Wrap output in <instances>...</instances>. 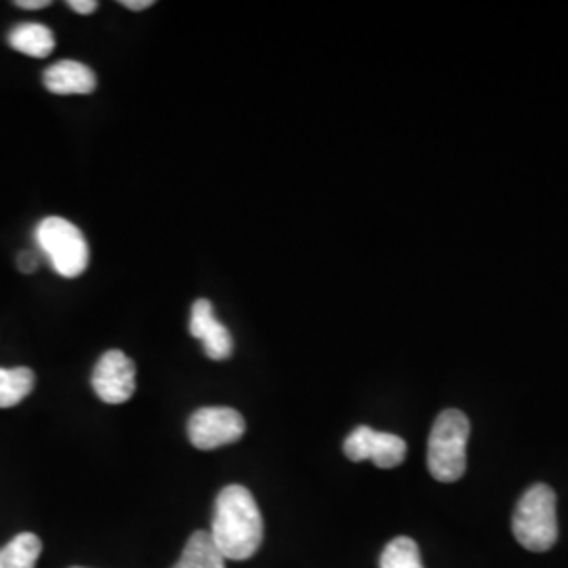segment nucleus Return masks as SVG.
Segmentation results:
<instances>
[{
    "mask_svg": "<svg viewBox=\"0 0 568 568\" xmlns=\"http://www.w3.org/2000/svg\"><path fill=\"white\" fill-rule=\"evenodd\" d=\"M34 373L26 366L0 368V408L20 405L26 396L34 389Z\"/></svg>",
    "mask_w": 568,
    "mask_h": 568,
    "instance_id": "nucleus-13",
    "label": "nucleus"
},
{
    "mask_svg": "<svg viewBox=\"0 0 568 568\" xmlns=\"http://www.w3.org/2000/svg\"><path fill=\"white\" fill-rule=\"evenodd\" d=\"M72 568H82V567H72Z\"/></svg>",
    "mask_w": 568,
    "mask_h": 568,
    "instance_id": "nucleus-19",
    "label": "nucleus"
},
{
    "mask_svg": "<svg viewBox=\"0 0 568 568\" xmlns=\"http://www.w3.org/2000/svg\"><path fill=\"white\" fill-rule=\"evenodd\" d=\"M469 419L457 408L443 410L429 432L427 469L438 483H457L466 474Z\"/></svg>",
    "mask_w": 568,
    "mask_h": 568,
    "instance_id": "nucleus-2",
    "label": "nucleus"
},
{
    "mask_svg": "<svg viewBox=\"0 0 568 568\" xmlns=\"http://www.w3.org/2000/svg\"><path fill=\"white\" fill-rule=\"evenodd\" d=\"M91 386L105 405H122L135 394V365L121 349H108L98 361Z\"/></svg>",
    "mask_w": 568,
    "mask_h": 568,
    "instance_id": "nucleus-7",
    "label": "nucleus"
},
{
    "mask_svg": "<svg viewBox=\"0 0 568 568\" xmlns=\"http://www.w3.org/2000/svg\"><path fill=\"white\" fill-rule=\"evenodd\" d=\"M68 7L74 11V13H81V16H91L98 11V2L95 0H70Z\"/></svg>",
    "mask_w": 568,
    "mask_h": 568,
    "instance_id": "nucleus-15",
    "label": "nucleus"
},
{
    "mask_svg": "<svg viewBox=\"0 0 568 568\" xmlns=\"http://www.w3.org/2000/svg\"><path fill=\"white\" fill-rule=\"evenodd\" d=\"M379 568H426L422 562L419 546L410 537H396L387 544Z\"/></svg>",
    "mask_w": 568,
    "mask_h": 568,
    "instance_id": "nucleus-14",
    "label": "nucleus"
},
{
    "mask_svg": "<svg viewBox=\"0 0 568 568\" xmlns=\"http://www.w3.org/2000/svg\"><path fill=\"white\" fill-rule=\"evenodd\" d=\"M37 244L51 267L63 278H77L89 265V244L81 227L63 220L47 217L37 225Z\"/></svg>",
    "mask_w": 568,
    "mask_h": 568,
    "instance_id": "nucleus-4",
    "label": "nucleus"
},
{
    "mask_svg": "<svg viewBox=\"0 0 568 568\" xmlns=\"http://www.w3.org/2000/svg\"><path fill=\"white\" fill-rule=\"evenodd\" d=\"M246 432L243 415L227 406L199 408L187 422V438L201 450L227 447L239 443Z\"/></svg>",
    "mask_w": 568,
    "mask_h": 568,
    "instance_id": "nucleus-5",
    "label": "nucleus"
},
{
    "mask_svg": "<svg viewBox=\"0 0 568 568\" xmlns=\"http://www.w3.org/2000/svg\"><path fill=\"white\" fill-rule=\"evenodd\" d=\"M209 535L225 560H248L257 554L264 541V518L248 488L230 485L217 495Z\"/></svg>",
    "mask_w": 568,
    "mask_h": 568,
    "instance_id": "nucleus-1",
    "label": "nucleus"
},
{
    "mask_svg": "<svg viewBox=\"0 0 568 568\" xmlns=\"http://www.w3.org/2000/svg\"><path fill=\"white\" fill-rule=\"evenodd\" d=\"M344 453L354 464L368 459L382 469H392L405 462L406 443L396 434L361 426L345 438Z\"/></svg>",
    "mask_w": 568,
    "mask_h": 568,
    "instance_id": "nucleus-6",
    "label": "nucleus"
},
{
    "mask_svg": "<svg viewBox=\"0 0 568 568\" xmlns=\"http://www.w3.org/2000/svg\"><path fill=\"white\" fill-rule=\"evenodd\" d=\"M18 265H20L21 272L32 274V272L39 267V255L32 253V251H23L20 255V260H18Z\"/></svg>",
    "mask_w": 568,
    "mask_h": 568,
    "instance_id": "nucleus-16",
    "label": "nucleus"
},
{
    "mask_svg": "<svg viewBox=\"0 0 568 568\" xmlns=\"http://www.w3.org/2000/svg\"><path fill=\"white\" fill-rule=\"evenodd\" d=\"M173 568H225V558L206 530L190 535L180 562Z\"/></svg>",
    "mask_w": 568,
    "mask_h": 568,
    "instance_id": "nucleus-11",
    "label": "nucleus"
},
{
    "mask_svg": "<svg viewBox=\"0 0 568 568\" xmlns=\"http://www.w3.org/2000/svg\"><path fill=\"white\" fill-rule=\"evenodd\" d=\"M121 4L126 7V9H131V11H143V9L152 7L154 2L152 0H122Z\"/></svg>",
    "mask_w": 568,
    "mask_h": 568,
    "instance_id": "nucleus-18",
    "label": "nucleus"
},
{
    "mask_svg": "<svg viewBox=\"0 0 568 568\" xmlns=\"http://www.w3.org/2000/svg\"><path fill=\"white\" fill-rule=\"evenodd\" d=\"M9 44L30 58H47L55 49L53 32L42 23H18L9 32Z\"/></svg>",
    "mask_w": 568,
    "mask_h": 568,
    "instance_id": "nucleus-10",
    "label": "nucleus"
},
{
    "mask_svg": "<svg viewBox=\"0 0 568 568\" xmlns=\"http://www.w3.org/2000/svg\"><path fill=\"white\" fill-rule=\"evenodd\" d=\"M42 82L55 95H87L95 91L98 77L82 61L63 60L44 70Z\"/></svg>",
    "mask_w": 568,
    "mask_h": 568,
    "instance_id": "nucleus-9",
    "label": "nucleus"
},
{
    "mask_svg": "<svg viewBox=\"0 0 568 568\" xmlns=\"http://www.w3.org/2000/svg\"><path fill=\"white\" fill-rule=\"evenodd\" d=\"M41 539L34 532H20L0 548V568H34L41 558Z\"/></svg>",
    "mask_w": 568,
    "mask_h": 568,
    "instance_id": "nucleus-12",
    "label": "nucleus"
},
{
    "mask_svg": "<svg viewBox=\"0 0 568 568\" xmlns=\"http://www.w3.org/2000/svg\"><path fill=\"white\" fill-rule=\"evenodd\" d=\"M190 335L203 342L204 354L211 361H227L234 352V342L227 331L215 316L213 304L209 300H199L192 305L190 314Z\"/></svg>",
    "mask_w": 568,
    "mask_h": 568,
    "instance_id": "nucleus-8",
    "label": "nucleus"
},
{
    "mask_svg": "<svg viewBox=\"0 0 568 568\" xmlns=\"http://www.w3.org/2000/svg\"><path fill=\"white\" fill-rule=\"evenodd\" d=\"M51 2L49 0H18L16 7L28 9V11H37V9H47Z\"/></svg>",
    "mask_w": 568,
    "mask_h": 568,
    "instance_id": "nucleus-17",
    "label": "nucleus"
},
{
    "mask_svg": "<svg viewBox=\"0 0 568 568\" xmlns=\"http://www.w3.org/2000/svg\"><path fill=\"white\" fill-rule=\"evenodd\" d=\"M511 530L516 541L528 551H548L558 541L556 493L548 485L528 488L518 501Z\"/></svg>",
    "mask_w": 568,
    "mask_h": 568,
    "instance_id": "nucleus-3",
    "label": "nucleus"
}]
</instances>
